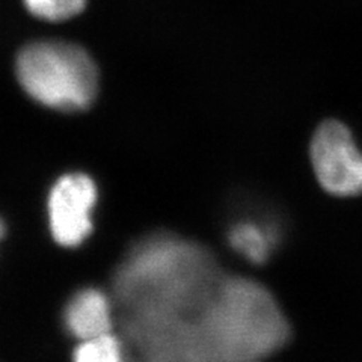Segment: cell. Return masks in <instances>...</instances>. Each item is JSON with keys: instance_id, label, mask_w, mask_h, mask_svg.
Masks as SVG:
<instances>
[{"instance_id": "cell-10", "label": "cell", "mask_w": 362, "mask_h": 362, "mask_svg": "<svg viewBox=\"0 0 362 362\" xmlns=\"http://www.w3.org/2000/svg\"><path fill=\"white\" fill-rule=\"evenodd\" d=\"M2 234H4V225L0 222V237H2Z\"/></svg>"}, {"instance_id": "cell-6", "label": "cell", "mask_w": 362, "mask_h": 362, "mask_svg": "<svg viewBox=\"0 0 362 362\" xmlns=\"http://www.w3.org/2000/svg\"><path fill=\"white\" fill-rule=\"evenodd\" d=\"M281 242L278 223L264 216H242L230 225L228 243L233 251L252 264H264L276 254Z\"/></svg>"}, {"instance_id": "cell-8", "label": "cell", "mask_w": 362, "mask_h": 362, "mask_svg": "<svg viewBox=\"0 0 362 362\" xmlns=\"http://www.w3.org/2000/svg\"><path fill=\"white\" fill-rule=\"evenodd\" d=\"M74 362H127V358L122 341L110 332L78 344Z\"/></svg>"}, {"instance_id": "cell-7", "label": "cell", "mask_w": 362, "mask_h": 362, "mask_svg": "<svg viewBox=\"0 0 362 362\" xmlns=\"http://www.w3.org/2000/svg\"><path fill=\"white\" fill-rule=\"evenodd\" d=\"M65 326L81 341L112 332V303L101 290L78 291L65 310Z\"/></svg>"}, {"instance_id": "cell-4", "label": "cell", "mask_w": 362, "mask_h": 362, "mask_svg": "<svg viewBox=\"0 0 362 362\" xmlns=\"http://www.w3.org/2000/svg\"><path fill=\"white\" fill-rule=\"evenodd\" d=\"M315 180L327 194L338 198L362 195V150L343 122L326 121L310 144Z\"/></svg>"}, {"instance_id": "cell-1", "label": "cell", "mask_w": 362, "mask_h": 362, "mask_svg": "<svg viewBox=\"0 0 362 362\" xmlns=\"http://www.w3.org/2000/svg\"><path fill=\"white\" fill-rule=\"evenodd\" d=\"M206 247L174 234H154L136 245L118 267L115 298L134 356L186 327L221 279Z\"/></svg>"}, {"instance_id": "cell-3", "label": "cell", "mask_w": 362, "mask_h": 362, "mask_svg": "<svg viewBox=\"0 0 362 362\" xmlns=\"http://www.w3.org/2000/svg\"><path fill=\"white\" fill-rule=\"evenodd\" d=\"M17 77L33 100L58 110L86 109L98 86L90 56L61 41H40L23 49L17 58Z\"/></svg>"}, {"instance_id": "cell-9", "label": "cell", "mask_w": 362, "mask_h": 362, "mask_svg": "<svg viewBox=\"0 0 362 362\" xmlns=\"http://www.w3.org/2000/svg\"><path fill=\"white\" fill-rule=\"evenodd\" d=\"M86 0H25L30 13L47 21H62L77 16Z\"/></svg>"}, {"instance_id": "cell-5", "label": "cell", "mask_w": 362, "mask_h": 362, "mask_svg": "<svg viewBox=\"0 0 362 362\" xmlns=\"http://www.w3.org/2000/svg\"><path fill=\"white\" fill-rule=\"evenodd\" d=\"M97 201L94 181L85 174H68L56 181L49 198L50 228L54 240L74 247L93 231L90 211Z\"/></svg>"}, {"instance_id": "cell-2", "label": "cell", "mask_w": 362, "mask_h": 362, "mask_svg": "<svg viewBox=\"0 0 362 362\" xmlns=\"http://www.w3.org/2000/svg\"><path fill=\"white\" fill-rule=\"evenodd\" d=\"M202 362H262L290 338L286 313L263 284L221 276L198 317Z\"/></svg>"}]
</instances>
